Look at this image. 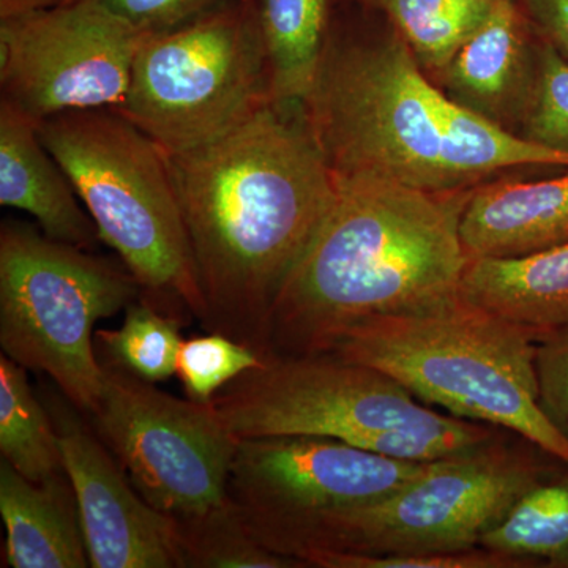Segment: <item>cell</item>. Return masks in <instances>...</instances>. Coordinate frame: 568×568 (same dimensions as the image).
Here are the masks:
<instances>
[{"instance_id": "6da1fadb", "label": "cell", "mask_w": 568, "mask_h": 568, "mask_svg": "<svg viewBox=\"0 0 568 568\" xmlns=\"http://www.w3.org/2000/svg\"><path fill=\"white\" fill-rule=\"evenodd\" d=\"M205 302L203 327L267 355V325L334 203L305 104L271 102L226 136L170 155Z\"/></svg>"}, {"instance_id": "7a4b0ae2", "label": "cell", "mask_w": 568, "mask_h": 568, "mask_svg": "<svg viewBox=\"0 0 568 568\" xmlns=\"http://www.w3.org/2000/svg\"><path fill=\"white\" fill-rule=\"evenodd\" d=\"M335 181L334 203L272 308L267 355L327 354L355 325L463 298L462 219L474 190L428 193L373 175Z\"/></svg>"}, {"instance_id": "3957f363", "label": "cell", "mask_w": 568, "mask_h": 568, "mask_svg": "<svg viewBox=\"0 0 568 568\" xmlns=\"http://www.w3.org/2000/svg\"><path fill=\"white\" fill-rule=\"evenodd\" d=\"M304 104L335 175L458 193L510 171L568 170V153L534 144L435 88L402 37L328 33Z\"/></svg>"}, {"instance_id": "277c9868", "label": "cell", "mask_w": 568, "mask_h": 568, "mask_svg": "<svg viewBox=\"0 0 568 568\" xmlns=\"http://www.w3.org/2000/svg\"><path fill=\"white\" fill-rule=\"evenodd\" d=\"M538 334L462 298L436 312L355 325L327 354L372 366L418 402L506 429L568 465V440L538 403Z\"/></svg>"}, {"instance_id": "5b68a950", "label": "cell", "mask_w": 568, "mask_h": 568, "mask_svg": "<svg viewBox=\"0 0 568 568\" xmlns=\"http://www.w3.org/2000/svg\"><path fill=\"white\" fill-rule=\"evenodd\" d=\"M235 439L324 436L407 462H437L497 436L436 413L394 377L332 354L267 355L213 399Z\"/></svg>"}, {"instance_id": "8992f818", "label": "cell", "mask_w": 568, "mask_h": 568, "mask_svg": "<svg viewBox=\"0 0 568 568\" xmlns=\"http://www.w3.org/2000/svg\"><path fill=\"white\" fill-rule=\"evenodd\" d=\"M37 129L141 297L181 323L203 324L204 295L168 153L114 108L63 112Z\"/></svg>"}, {"instance_id": "52a82bcc", "label": "cell", "mask_w": 568, "mask_h": 568, "mask_svg": "<svg viewBox=\"0 0 568 568\" xmlns=\"http://www.w3.org/2000/svg\"><path fill=\"white\" fill-rule=\"evenodd\" d=\"M125 267L48 237L39 227L0 226V346L31 372L51 377L89 416L103 388L95 324L141 297Z\"/></svg>"}, {"instance_id": "ba28073f", "label": "cell", "mask_w": 568, "mask_h": 568, "mask_svg": "<svg viewBox=\"0 0 568 568\" xmlns=\"http://www.w3.org/2000/svg\"><path fill=\"white\" fill-rule=\"evenodd\" d=\"M274 102L254 0L145 37L114 108L164 152L203 148Z\"/></svg>"}, {"instance_id": "9c48e42d", "label": "cell", "mask_w": 568, "mask_h": 568, "mask_svg": "<svg viewBox=\"0 0 568 568\" xmlns=\"http://www.w3.org/2000/svg\"><path fill=\"white\" fill-rule=\"evenodd\" d=\"M541 455L548 454L528 440L508 443L497 435L433 462L394 495L317 519L290 556L301 560L321 549L383 556L478 548L519 497L555 469Z\"/></svg>"}, {"instance_id": "30bf717a", "label": "cell", "mask_w": 568, "mask_h": 568, "mask_svg": "<svg viewBox=\"0 0 568 568\" xmlns=\"http://www.w3.org/2000/svg\"><path fill=\"white\" fill-rule=\"evenodd\" d=\"M103 388L89 414L136 491L175 521L231 503L235 439L215 405L175 398L99 357Z\"/></svg>"}, {"instance_id": "8fae6325", "label": "cell", "mask_w": 568, "mask_h": 568, "mask_svg": "<svg viewBox=\"0 0 568 568\" xmlns=\"http://www.w3.org/2000/svg\"><path fill=\"white\" fill-rule=\"evenodd\" d=\"M432 463L384 457L335 437H253L239 440L227 493L252 536L291 558L317 519L394 495Z\"/></svg>"}, {"instance_id": "7c38bea8", "label": "cell", "mask_w": 568, "mask_h": 568, "mask_svg": "<svg viewBox=\"0 0 568 568\" xmlns=\"http://www.w3.org/2000/svg\"><path fill=\"white\" fill-rule=\"evenodd\" d=\"M144 39L92 0L0 20V100L36 122L121 106Z\"/></svg>"}, {"instance_id": "4fadbf2b", "label": "cell", "mask_w": 568, "mask_h": 568, "mask_svg": "<svg viewBox=\"0 0 568 568\" xmlns=\"http://www.w3.org/2000/svg\"><path fill=\"white\" fill-rule=\"evenodd\" d=\"M77 497L93 568H182L175 519L153 508L133 487L81 410L65 396H43Z\"/></svg>"}, {"instance_id": "5bb4252c", "label": "cell", "mask_w": 568, "mask_h": 568, "mask_svg": "<svg viewBox=\"0 0 568 568\" xmlns=\"http://www.w3.org/2000/svg\"><path fill=\"white\" fill-rule=\"evenodd\" d=\"M538 44L514 0H496L484 24L440 71L448 95L506 129L514 119L521 123L536 84Z\"/></svg>"}, {"instance_id": "9a60e30c", "label": "cell", "mask_w": 568, "mask_h": 568, "mask_svg": "<svg viewBox=\"0 0 568 568\" xmlns=\"http://www.w3.org/2000/svg\"><path fill=\"white\" fill-rule=\"evenodd\" d=\"M37 126L0 100V204L29 213L48 237L93 252L102 242L97 224Z\"/></svg>"}, {"instance_id": "2e32d148", "label": "cell", "mask_w": 568, "mask_h": 568, "mask_svg": "<svg viewBox=\"0 0 568 568\" xmlns=\"http://www.w3.org/2000/svg\"><path fill=\"white\" fill-rule=\"evenodd\" d=\"M462 241L469 260L528 256L568 244V170L478 186L463 212Z\"/></svg>"}, {"instance_id": "e0dca14e", "label": "cell", "mask_w": 568, "mask_h": 568, "mask_svg": "<svg viewBox=\"0 0 568 568\" xmlns=\"http://www.w3.org/2000/svg\"><path fill=\"white\" fill-rule=\"evenodd\" d=\"M0 515L7 529V566L91 567L69 476L32 484L2 459Z\"/></svg>"}, {"instance_id": "ac0fdd59", "label": "cell", "mask_w": 568, "mask_h": 568, "mask_svg": "<svg viewBox=\"0 0 568 568\" xmlns=\"http://www.w3.org/2000/svg\"><path fill=\"white\" fill-rule=\"evenodd\" d=\"M462 295L538 332L568 325V244L519 257L469 260Z\"/></svg>"}, {"instance_id": "d6986e66", "label": "cell", "mask_w": 568, "mask_h": 568, "mask_svg": "<svg viewBox=\"0 0 568 568\" xmlns=\"http://www.w3.org/2000/svg\"><path fill=\"white\" fill-rule=\"evenodd\" d=\"M254 9L272 97L275 102L304 103L327 47L332 0H254Z\"/></svg>"}, {"instance_id": "ffe728a7", "label": "cell", "mask_w": 568, "mask_h": 568, "mask_svg": "<svg viewBox=\"0 0 568 568\" xmlns=\"http://www.w3.org/2000/svg\"><path fill=\"white\" fill-rule=\"evenodd\" d=\"M0 454L32 484L67 477L50 410L33 394L24 366L0 355Z\"/></svg>"}, {"instance_id": "44dd1931", "label": "cell", "mask_w": 568, "mask_h": 568, "mask_svg": "<svg viewBox=\"0 0 568 568\" xmlns=\"http://www.w3.org/2000/svg\"><path fill=\"white\" fill-rule=\"evenodd\" d=\"M480 547L525 560L530 568H568V465L519 497Z\"/></svg>"}, {"instance_id": "7402d4cb", "label": "cell", "mask_w": 568, "mask_h": 568, "mask_svg": "<svg viewBox=\"0 0 568 568\" xmlns=\"http://www.w3.org/2000/svg\"><path fill=\"white\" fill-rule=\"evenodd\" d=\"M394 21L422 69L443 71L496 0H372Z\"/></svg>"}, {"instance_id": "603a6c76", "label": "cell", "mask_w": 568, "mask_h": 568, "mask_svg": "<svg viewBox=\"0 0 568 568\" xmlns=\"http://www.w3.org/2000/svg\"><path fill=\"white\" fill-rule=\"evenodd\" d=\"M181 324L140 297L126 306L121 328L95 331L97 355L148 383H162L178 375Z\"/></svg>"}, {"instance_id": "cb8c5ba5", "label": "cell", "mask_w": 568, "mask_h": 568, "mask_svg": "<svg viewBox=\"0 0 568 568\" xmlns=\"http://www.w3.org/2000/svg\"><path fill=\"white\" fill-rule=\"evenodd\" d=\"M178 523L183 568H304L252 536L233 503Z\"/></svg>"}, {"instance_id": "d4e9b609", "label": "cell", "mask_w": 568, "mask_h": 568, "mask_svg": "<svg viewBox=\"0 0 568 568\" xmlns=\"http://www.w3.org/2000/svg\"><path fill=\"white\" fill-rule=\"evenodd\" d=\"M252 347L230 336L212 334L183 339L179 353L178 376L186 398L196 403H212L223 387L248 369L263 365Z\"/></svg>"}, {"instance_id": "484cf974", "label": "cell", "mask_w": 568, "mask_h": 568, "mask_svg": "<svg viewBox=\"0 0 568 568\" xmlns=\"http://www.w3.org/2000/svg\"><path fill=\"white\" fill-rule=\"evenodd\" d=\"M519 134L568 153V62L545 40L538 44L536 84Z\"/></svg>"}, {"instance_id": "4316f807", "label": "cell", "mask_w": 568, "mask_h": 568, "mask_svg": "<svg viewBox=\"0 0 568 568\" xmlns=\"http://www.w3.org/2000/svg\"><path fill=\"white\" fill-rule=\"evenodd\" d=\"M305 567L317 568H530L525 560L484 547L455 552L426 555H361L349 551L306 552Z\"/></svg>"}, {"instance_id": "83f0119b", "label": "cell", "mask_w": 568, "mask_h": 568, "mask_svg": "<svg viewBox=\"0 0 568 568\" xmlns=\"http://www.w3.org/2000/svg\"><path fill=\"white\" fill-rule=\"evenodd\" d=\"M144 37L178 31L241 0H92Z\"/></svg>"}, {"instance_id": "f1b7e54d", "label": "cell", "mask_w": 568, "mask_h": 568, "mask_svg": "<svg viewBox=\"0 0 568 568\" xmlns=\"http://www.w3.org/2000/svg\"><path fill=\"white\" fill-rule=\"evenodd\" d=\"M536 369L541 410L568 440V325L538 334Z\"/></svg>"}, {"instance_id": "f546056e", "label": "cell", "mask_w": 568, "mask_h": 568, "mask_svg": "<svg viewBox=\"0 0 568 568\" xmlns=\"http://www.w3.org/2000/svg\"><path fill=\"white\" fill-rule=\"evenodd\" d=\"M541 40L568 62V0H523Z\"/></svg>"}, {"instance_id": "4dcf8cb0", "label": "cell", "mask_w": 568, "mask_h": 568, "mask_svg": "<svg viewBox=\"0 0 568 568\" xmlns=\"http://www.w3.org/2000/svg\"><path fill=\"white\" fill-rule=\"evenodd\" d=\"M77 0H0V20L69 6Z\"/></svg>"}]
</instances>
